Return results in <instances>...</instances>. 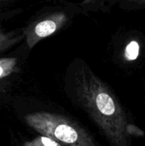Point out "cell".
<instances>
[{"mask_svg":"<svg viewBox=\"0 0 145 146\" xmlns=\"http://www.w3.org/2000/svg\"><path fill=\"white\" fill-rule=\"evenodd\" d=\"M64 90L68 100L83 111L110 146H133L144 132L133 123L111 87L81 58L67 67Z\"/></svg>","mask_w":145,"mask_h":146,"instance_id":"6da1fadb","label":"cell"},{"mask_svg":"<svg viewBox=\"0 0 145 146\" xmlns=\"http://www.w3.org/2000/svg\"><path fill=\"white\" fill-rule=\"evenodd\" d=\"M24 120L40 135L62 146H102L84 127L67 115L38 111L26 115Z\"/></svg>","mask_w":145,"mask_h":146,"instance_id":"7a4b0ae2","label":"cell"},{"mask_svg":"<svg viewBox=\"0 0 145 146\" xmlns=\"http://www.w3.org/2000/svg\"><path fill=\"white\" fill-rule=\"evenodd\" d=\"M83 12L80 3L66 2L64 5L41 15L25 29L28 48L32 49L39 41L68 27L74 17Z\"/></svg>","mask_w":145,"mask_h":146,"instance_id":"3957f363","label":"cell"},{"mask_svg":"<svg viewBox=\"0 0 145 146\" xmlns=\"http://www.w3.org/2000/svg\"><path fill=\"white\" fill-rule=\"evenodd\" d=\"M84 13L90 10L107 11L114 5H118L124 10L145 9V0H85L80 3Z\"/></svg>","mask_w":145,"mask_h":146,"instance_id":"277c9868","label":"cell"},{"mask_svg":"<svg viewBox=\"0 0 145 146\" xmlns=\"http://www.w3.org/2000/svg\"><path fill=\"white\" fill-rule=\"evenodd\" d=\"M17 64L16 58H0V79L11 74Z\"/></svg>","mask_w":145,"mask_h":146,"instance_id":"5b68a950","label":"cell"},{"mask_svg":"<svg viewBox=\"0 0 145 146\" xmlns=\"http://www.w3.org/2000/svg\"><path fill=\"white\" fill-rule=\"evenodd\" d=\"M23 146H62L61 144H59L58 142H56V140L44 136V135H40L30 141H27L24 144Z\"/></svg>","mask_w":145,"mask_h":146,"instance_id":"8992f818","label":"cell"},{"mask_svg":"<svg viewBox=\"0 0 145 146\" xmlns=\"http://www.w3.org/2000/svg\"><path fill=\"white\" fill-rule=\"evenodd\" d=\"M15 42H16V38H12L11 35L0 32V51L11 46Z\"/></svg>","mask_w":145,"mask_h":146,"instance_id":"52a82bcc","label":"cell"}]
</instances>
